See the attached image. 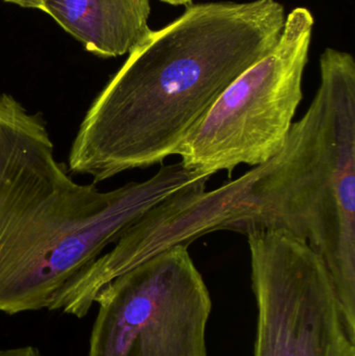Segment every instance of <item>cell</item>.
Returning a JSON list of instances; mask_svg holds the SVG:
<instances>
[{
  "instance_id": "obj_1",
  "label": "cell",
  "mask_w": 355,
  "mask_h": 356,
  "mask_svg": "<svg viewBox=\"0 0 355 356\" xmlns=\"http://www.w3.org/2000/svg\"><path fill=\"white\" fill-rule=\"evenodd\" d=\"M285 21L276 0L208 2L151 29L88 108L70 173L96 184L176 156L224 90L275 47Z\"/></svg>"
},
{
  "instance_id": "obj_2",
  "label": "cell",
  "mask_w": 355,
  "mask_h": 356,
  "mask_svg": "<svg viewBox=\"0 0 355 356\" xmlns=\"http://www.w3.org/2000/svg\"><path fill=\"white\" fill-rule=\"evenodd\" d=\"M318 91L281 152L216 190L173 198L165 224L175 244L208 232L286 229L324 261L355 332V62L327 48Z\"/></svg>"
},
{
  "instance_id": "obj_3",
  "label": "cell",
  "mask_w": 355,
  "mask_h": 356,
  "mask_svg": "<svg viewBox=\"0 0 355 356\" xmlns=\"http://www.w3.org/2000/svg\"><path fill=\"white\" fill-rule=\"evenodd\" d=\"M206 177L181 163L102 192L56 160L47 123L0 95V313L48 309L58 291L154 207Z\"/></svg>"
},
{
  "instance_id": "obj_4",
  "label": "cell",
  "mask_w": 355,
  "mask_h": 356,
  "mask_svg": "<svg viewBox=\"0 0 355 356\" xmlns=\"http://www.w3.org/2000/svg\"><path fill=\"white\" fill-rule=\"evenodd\" d=\"M314 24L306 8L286 17L275 47L224 90L177 150L185 168L231 175L240 165L258 166L281 152L302 102Z\"/></svg>"
},
{
  "instance_id": "obj_5",
  "label": "cell",
  "mask_w": 355,
  "mask_h": 356,
  "mask_svg": "<svg viewBox=\"0 0 355 356\" xmlns=\"http://www.w3.org/2000/svg\"><path fill=\"white\" fill-rule=\"evenodd\" d=\"M169 247L106 284L88 356H208V286L188 250Z\"/></svg>"
},
{
  "instance_id": "obj_6",
  "label": "cell",
  "mask_w": 355,
  "mask_h": 356,
  "mask_svg": "<svg viewBox=\"0 0 355 356\" xmlns=\"http://www.w3.org/2000/svg\"><path fill=\"white\" fill-rule=\"evenodd\" d=\"M247 238L256 302L254 356H355V332L320 255L281 228Z\"/></svg>"
},
{
  "instance_id": "obj_7",
  "label": "cell",
  "mask_w": 355,
  "mask_h": 356,
  "mask_svg": "<svg viewBox=\"0 0 355 356\" xmlns=\"http://www.w3.org/2000/svg\"><path fill=\"white\" fill-rule=\"evenodd\" d=\"M42 10L102 58L129 54L151 31L149 0H44Z\"/></svg>"
},
{
  "instance_id": "obj_8",
  "label": "cell",
  "mask_w": 355,
  "mask_h": 356,
  "mask_svg": "<svg viewBox=\"0 0 355 356\" xmlns=\"http://www.w3.org/2000/svg\"><path fill=\"white\" fill-rule=\"evenodd\" d=\"M0 356H42L35 347L22 346L16 348L0 349Z\"/></svg>"
},
{
  "instance_id": "obj_9",
  "label": "cell",
  "mask_w": 355,
  "mask_h": 356,
  "mask_svg": "<svg viewBox=\"0 0 355 356\" xmlns=\"http://www.w3.org/2000/svg\"><path fill=\"white\" fill-rule=\"evenodd\" d=\"M8 3L16 4L25 8H35V10H41L43 8L44 0H3Z\"/></svg>"
},
{
  "instance_id": "obj_10",
  "label": "cell",
  "mask_w": 355,
  "mask_h": 356,
  "mask_svg": "<svg viewBox=\"0 0 355 356\" xmlns=\"http://www.w3.org/2000/svg\"><path fill=\"white\" fill-rule=\"evenodd\" d=\"M160 1L172 4V6H189L192 3V0H160Z\"/></svg>"
}]
</instances>
